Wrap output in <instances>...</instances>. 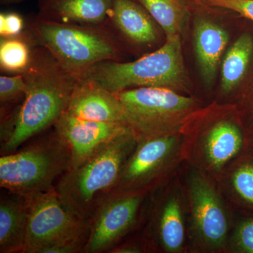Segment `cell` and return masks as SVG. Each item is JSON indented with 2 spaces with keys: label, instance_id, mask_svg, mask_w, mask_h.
I'll list each match as a JSON object with an SVG mask.
<instances>
[{
  "label": "cell",
  "instance_id": "obj_22",
  "mask_svg": "<svg viewBox=\"0 0 253 253\" xmlns=\"http://www.w3.org/2000/svg\"><path fill=\"white\" fill-rule=\"evenodd\" d=\"M27 84L23 74L1 76L0 77V104L1 109L24 99Z\"/></svg>",
  "mask_w": 253,
  "mask_h": 253
},
{
  "label": "cell",
  "instance_id": "obj_19",
  "mask_svg": "<svg viewBox=\"0 0 253 253\" xmlns=\"http://www.w3.org/2000/svg\"><path fill=\"white\" fill-rule=\"evenodd\" d=\"M158 23L166 36L180 34L186 9L179 0H138Z\"/></svg>",
  "mask_w": 253,
  "mask_h": 253
},
{
  "label": "cell",
  "instance_id": "obj_13",
  "mask_svg": "<svg viewBox=\"0 0 253 253\" xmlns=\"http://www.w3.org/2000/svg\"><path fill=\"white\" fill-rule=\"evenodd\" d=\"M114 0H38V18L81 26H104Z\"/></svg>",
  "mask_w": 253,
  "mask_h": 253
},
{
  "label": "cell",
  "instance_id": "obj_10",
  "mask_svg": "<svg viewBox=\"0 0 253 253\" xmlns=\"http://www.w3.org/2000/svg\"><path fill=\"white\" fill-rule=\"evenodd\" d=\"M175 134L139 138L135 149L123 168L118 192H132L149 182L172 154L176 144Z\"/></svg>",
  "mask_w": 253,
  "mask_h": 253
},
{
  "label": "cell",
  "instance_id": "obj_25",
  "mask_svg": "<svg viewBox=\"0 0 253 253\" xmlns=\"http://www.w3.org/2000/svg\"><path fill=\"white\" fill-rule=\"evenodd\" d=\"M23 18L16 13H1L0 14V36L14 38L23 34L25 31Z\"/></svg>",
  "mask_w": 253,
  "mask_h": 253
},
{
  "label": "cell",
  "instance_id": "obj_7",
  "mask_svg": "<svg viewBox=\"0 0 253 253\" xmlns=\"http://www.w3.org/2000/svg\"><path fill=\"white\" fill-rule=\"evenodd\" d=\"M116 95L138 139L175 134L196 105L192 98L164 87L133 88Z\"/></svg>",
  "mask_w": 253,
  "mask_h": 253
},
{
  "label": "cell",
  "instance_id": "obj_27",
  "mask_svg": "<svg viewBox=\"0 0 253 253\" xmlns=\"http://www.w3.org/2000/svg\"><path fill=\"white\" fill-rule=\"evenodd\" d=\"M26 0H0V3L3 5H11L20 4Z\"/></svg>",
  "mask_w": 253,
  "mask_h": 253
},
{
  "label": "cell",
  "instance_id": "obj_15",
  "mask_svg": "<svg viewBox=\"0 0 253 253\" xmlns=\"http://www.w3.org/2000/svg\"><path fill=\"white\" fill-rule=\"evenodd\" d=\"M229 36L225 30L209 20H198L194 27L196 57L201 76L207 84H212Z\"/></svg>",
  "mask_w": 253,
  "mask_h": 253
},
{
  "label": "cell",
  "instance_id": "obj_23",
  "mask_svg": "<svg viewBox=\"0 0 253 253\" xmlns=\"http://www.w3.org/2000/svg\"><path fill=\"white\" fill-rule=\"evenodd\" d=\"M232 184L240 197L253 206V163H245L236 169Z\"/></svg>",
  "mask_w": 253,
  "mask_h": 253
},
{
  "label": "cell",
  "instance_id": "obj_9",
  "mask_svg": "<svg viewBox=\"0 0 253 253\" xmlns=\"http://www.w3.org/2000/svg\"><path fill=\"white\" fill-rule=\"evenodd\" d=\"M54 128L71 153L69 169L81 164L116 136L132 129L121 123L86 121L66 112L59 118Z\"/></svg>",
  "mask_w": 253,
  "mask_h": 253
},
{
  "label": "cell",
  "instance_id": "obj_11",
  "mask_svg": "<svg viewBox=\"0 0 253 253\" xmlns=\"http://www.w3.org/2000/svg\"><path fill=\"white\" fill-rule=\"evenodd\" d=\"M191 196L195 225L208 244L219 246L225 241L228 221L217 194L201 176L191 183Z\"/></svg>",
  "mask_w": 253,
  "mask_h": 253
},
{
  "label": "cell",
  "instance_id": "obj_12",
  "mask_svg": "<svg viewBox=\"0 0 253 253\" xmlns=\"http://www.w3.org/2000/svg\"><path fill=\"white\" fill-rule=\"evenodd\" d=\"M66 112L86 121L121 123L129 126L117 95L82 79L73 91Z\"/></svg>",
  "mask_w": 253,
  "mask_h": 253
},
{
  "label": "cell",
  "instance_id": "obj_6",
  "mask_svg": "<svg viewBox=\"0 0 253 253\" xmlns=\"http://www.w3.org/2000/svg\"><path fill=\"white\" fill-rule=\"evenodd\" d=\"M25 199L27 229L23 253H48L60 247L84 249L90 222L68 211L55 188Z\"/></svg>",
  "mask_w": 253,
  "mask_h": 253
},
{
  "label": "cell",
  "instance_id": "obj_8",
  "mask_svg": "<svg viewBox=\"0 0 253 253\" xmlns=\"http://www.w3.org/2000/svg\"><path fill=\"white\" fill-rule=\"evenodd\" d=\"M142 197L132 192L113 194L95 211L90 219L83 252L99 253L111 249L135 222Z\"/></svg>",
  "mask_w": 253,
  "mask_h": 253
},
{
  "label": "cell",
  "instance_id": "obj_3",
  "mask_svg": "<svg viewBox=\"0 0 253 253\" xmlns=\"http://www.w3.org/2000/svg\"><path fill=\"white\" fill-rule=\"evenodd\" d=\"M83 81L118 94L139 87H164L174 91L187 84L179 34L167 36L159 49L136 61H106L94 65L82 76Z\"/></svg>",
  "mask_w": 253,
  "mask_h": 253
},
{
  "label": "cell",
  "instance_id": "obj_21",
  "mask_svg": "<svg viewBox=\"0 0 253 253\" xmlns=\"http://www.w3.org/2000/svg\"><path fill=\"white\" fill-rule=\"evenodd\" d=\"M158 232L166 250L174 252L181 249L184 241V226L180 205L176 199H169L163 207Z\"/></svg>",
  "mask_w": 253,
  "mask_h": 253
},
{
  "label": "cell",
  "instance_id": "obj_28",
  "mask_svg": "<svg viewBox=\"0 0 253 253\" xmlns=\"http://www.w3.org/2000/svg\"><path fill=\"white\" fill-rule=\"evenodd\" d=\"M78 252H79V251H77V252H72V253H78Z\"/></svg>",
  "mask_w": 253,
  "mask_h": 253
},
{
  "label": "cell",
  "instance_id": "obj_18",
  "mask_svg": "<svg viewBox=\"0 0 253 253\" xmlns=\"http://www.w3.org/2000/svg\"><path fill=\"white\" fill-rule=\"evenodd\" d=\"M253 56V38L244 33L226 51L221 69V86L225 92L236 87L247 74Z\"/></svg>",
  "mask_w": 253,
  "mask_h": 253
},
{
  "label": "cell",
  "instance_id": "obj_5",
  "mask_svg": "<svg viewBox=\"0 0 253 253\" xmlns=\"http://www.w3.org/2000/svg\"><path fill=\"white\" fill-rule=\"evenodd\" d=\"M67 144L56 131L19 151L0 158V186L28 196L54 189V183L71 166Z\"/></svg>",
  "mask_w": 253,
  "mask_h": 253
},
{
  "label": "cell",
  "instance_id": "obj_24",
  "mask_svg": "<svg viewBox=\"0 0 253 253\" xmlns=\"http://www.w3.org/2000/svg\"><path fill=\"white\" fill-rule=\"evenodd\" d=\"M196 4L235 11L253 21V0H191Z\"/></svg>",
  "mask_w": 253,
  "mask_h": 253
},
{
  "label": "cell",
  "instance_id": "obj_1",
  "mask_svg": "<svg viewBox=\"0 0 253 253\" xmlns=\"http://www.w3.org/2000/svg\"><path fill=\"white\" fill-rule=\"evenodd\" d=\"M27 89L21 104L1 126V154H11L35 136L55 126L66 112L81 77L60 64L47 50L33 49L26 73Z\"/></svg>",
  "mask_w": 253,
  "mask_h": 253
},
{
  "label": "cell",
  "instance_id": "obj_16",
  "mask_svg": "<svg viewBox=\"0 0 253 253\" xmlns=\"http://www.w3.org/2000/svg\"><path fill=\"white\" fill-rule=\"evenodd\" d=\"M0 201V253H22L27 229L25 196L8 191Z\"/></svg>",
  "mask_w": 253,
  "mask_h": 253
},
{
  "label": "cell",
  "instance_id": "obj_26",
  "mask_svg": "<svg viewBox=\"0 0 253 253\" xmlns=\"http://www.w3.org/2000/svg\"><path fill=\"white\" fill-rule=\"evenodd\" d=\"M235 241L241 251L253 253V219L244 221L239 226Z\"/></svg>",
  "mask_w": 253,
  "mask_h": 253
},
{
  "label": "cell",
  "instance_id": "obj_4",
  "mask_svg": "<svg viewBox=\"0 0 253 253\" xmlns=\"http://www.w3.org/2000/svg\"><path fill=\"white\" fill-rule=\"evenodd\" d=\"M23 35L32 45L44 48L63 67L81 77L97 63L118 61L121 55L105 25L65 24L37 18Z\"/></svg>",
  "mask_w": 253,
  "mask_h": 253
},
{
  "label": "cell",
  "instance_id": "obj_2",
  "mask_svg": "<svg viewBox=\"0 0 253 253\" xmlns=\"http://www.w3.org/2000/svg\"><path fill=\"white\" fill-rule=\"evenodd\" d=\"M137 142V135L130 129L66 171L55 189L68 211L90 222L96 209L117 188L125 164Z\"/></svg>",
  "mask_w": 253,
  "mask_h": 253
},
{
  "label": "cell",
  "instance_id": "obj_17",
  "mask_svg": "<svg viewBox=\"0 0 253 253\" xmlns=\"http://www.w3.org/2000/svg\"><path fill=\"white\" fill-rule=\"evenodd\" d=\"M202 143L206 161L213 169H219L239 152L242 133L235 123L221 121L209 129Z\"/></svg>",
  "mask_w": 253,
  "mask_h": 253
},
{
  "label": "cell",
  "instance_id": "obj_14",
  "mask_svg": "<svg viewBox=\"0 0 253 253\" xmlns=\"http://www.w3.org/2000/svg\"><path fill=\"white\" fill-rule=\"evenodd\" d=\"M108 22L138 45H151L159 37L154 18L134 0H114Z\"/></svg>",
  "mask_w": 253,
  "mask_h": 253
},
{
  "label": "cell",
  "instance_id": "obj_20",
  "mask_svg": "<svg viewBox=\"0 0 253 253\" xmlns=\"http://www.w3.org/2000/svg\"><path fill=\"white\" fill-rule=\"evenodd\" d=\"M31 43L23 35L14 38H1L0 67L4 72L23 74L33 59Z\"/></svg>",
  "mask_w": 253,
  "mask_h": 253
}]
</instances>
